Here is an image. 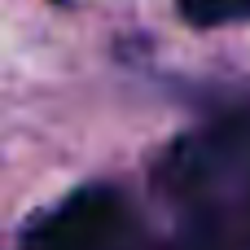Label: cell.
Segmentation results:
<instances>
[{
    "instance_id": "3957f363",
    "label": "cell",
    "mask_w": 250,
    "mask_h": 250,
    "mask_svg": "<svg viewBox=\"0 0 250 250\" xmlns=\"http://www.w3.org/2000/svg\"><path fill=\"white\" fill-rule=\"evenodd\" d=\"M180 13L193 26H233L250 22V0H180Z\"/></svg>"
},
{
    "instance_id": "6da1fadb",
    "label": "cell",
    "mask_w": 250,
    "mask_h": 250,
    "mask_svg": "<svg viewBox=\"0 0 250 250\" xmlns=\"http://www.w3.org/2000/svg\"><path fill=\"white\" fill-rule=\"evenodd\" d=\"M22 250H145V233L114 189L92 185L53 207L26 233Z\"/></svg>"
},
{
    "instance_id": "7a4b0ae2",
    "label": "cell",
    "mask_w": 250,
    "mask_h": 250,
    "mask_svg": "<svg viewBox=\"0 0 250 250\" xmlns=\"http://www.w3.org/2000/svg\"><path fill=\"white\" fill-rule=\"evenodd\" d=\"M176 189L193 202H229L250 233V132H215L171 154Z\"/></svg>"
}]
</instances>
